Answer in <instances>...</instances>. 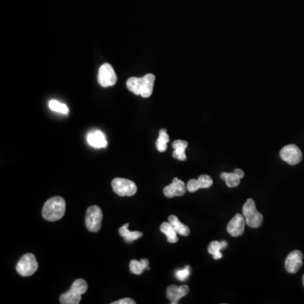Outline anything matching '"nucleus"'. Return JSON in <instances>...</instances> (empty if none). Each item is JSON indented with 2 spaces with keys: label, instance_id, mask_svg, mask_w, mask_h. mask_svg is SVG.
Returning <instances> with one entry per match:
<instances>
[{
  "label": "nucleus",
  "instance_id": "nucleus-1",
  "mask_svg": "<svg viewBox=\"0 0 304 304\" xmlns=\"http://www.w3.org/2000/svg\"><path fill=\"white\" fill-rule=\"evenodd\" d=\"M66 203L60 196L50 198L46 201L43 208V217L48 222H56L64 216Z\"/></svg>",
  "mask_w": 304,
  "mask_h": 304
},
{
  "label": "nucleus",
  "instance_id": "nucleus-2",
  "mask_svg": "<svg viewBox=\"0 0 304 304\" xmlns=\"http://www.w3.org/2000/svg\"><path fill=\"white\" fill-rule=\"evenodd\" d=\"M88 289V285L84 279H77L73 282L70 290L62 294L59 301L62 304H79L83 294Z\"/></svg>",
  "mask_w": 304,
  "mask_h": 304
},
{
  "label": "nucleus",
  "instance_id": "nucleus-3",
  "mask_svg": "<svg viewBox=\"0 0 304 304\" xmlns=\"http://www.w3.org/2000/svg\"><path fill=\"white\" fill-rule=\"evenodd\" d=\"M243 215L246 224L252 228H258L263 223V215L256 209L253 199H248L243 207Z\"/></svg>",
  "mask_w": 304,
  "mask_h": 304
},
{
  "label": "nucleus",
  "instance_id": "nucleus-4",
  "mask_svg": "<svg viewBox=\"0 0 304 304\" xmlns=\"http://www.w3.org/2000/svg\"><path fill=\"white\" fill-rule=\"evenodd\" d=\"M38 269V262L33 253H26L16 264V271L22 276L35 274Z\"/></svg>",
  "mask_w": 304,
  "mask_h": 304
},
{
  "label": "nucleus",
  "instance_id": "nucleus-5",
  "mask_svg": "<svg viewBox=\"0 0 304 304\" xmlns=\"http://www.w3.org/2000/svg\"><path fill=\"white\" fill-rule=\"evenodd\" d=\"M103 214L97 206H91L87 209L86 215V225L90 232H97L101 230Z\"/></svg>",
  "mask_w": 304,
  "mask_h": 304
},
{
  "label": "nucleus",
  "instance_id": "nucleus-6",
  "mask_svg": "<svg viewBox=\"0 0 304 304\" xmlns=\"http://www.w3.org/2000/svg\"><path fill=\"white\" fill-rule=\"evenodd\" d=\"M112 188L117 195L124 196H133L137 192L136 184L128 179L116 178L112 181Z\"/></svg>",
  "mask_w": 304,
  "mask_h": 304
},
{
  "label": "nucleus",
  "instance_id": "nucleus-7",
  "mask_svg": "<svg viewBox=\"0 0 304 304\" xmlns=\"http://www.w3.org/2000/svg\"><path fill=\"white\" fill-rule=\"evenodd\" d=\"M98 82L102 87L114 86L117 82V75L112 65L109 64H102L98 72Z\"/></svg>",
  "mask_w": 304,
  "mask_h": 304
},
{
  "label": "nucleus",
  "instance_id": "nucleus-8",
  "mask_svg": "<svg viewBox=\"0 0 304 304\" xmlns=\"http://www.w3.org/2000/svg\"><path fill=\"white\" fill-rule=\"evenodd\" d=\"M280 157L290 165H296L302 159L301 149L295 144H287L283 147L280 152Z\"/></svg>",
  "mask_w": 304,
  "mask_h": 304
},
{
  "label": "nucleus",
  "instance_id": "nucleus-9",
  "mask_svg": "<svg viewBox=\"0 0 304 304\" xmlns=\"http://www.w3.org/2000/svg\"><path fill=\"white\" fill-rule=\"evenodd\" d=\"M303 254L301 251L294 250L289 253L285 261V267L286 271L291 274L297 272L302 265Z\"/></svg>",
  "mask_w": 304,
  "mask_h": 304
},
{
  "label": "nucleus",
  "instance_id": "nucleus-10",
  "mask_svg": "<svg viewBox=\"0 0 304 304\" xmlns=\"http://www.w3.org/2000/svg\"><path fill=\"white\" fill-rule=\"evenodd\" d=\"M245 224V218L243 215L237 214L227 225V232L232 237H239L244 232Z\"/></svg>",
  "mask_w": 304,
  "mask_h": 304
},
{
  "label": "nucleus",
  "instance_id": "nucleus-11",
  "mask_svg": "<svg viewBox=\"0 0 304 304\" xmlns=\"http://www.w3.org/2000/svg\"><path fill=\"white\" fill-rule=\"evenodd\" d=\"M186 190H187V185L180 179L175 178L171 184L164 188L163 194L166 197L174 198L175 196H183L186 193Z\"/></svg>",
  "mask_w": 304,
  "mask_h": 304
},
{
  "label": "nucleus",
  "instance_id": "nucleus-12",
  "mask_svg": "<svg viewBox=\"0 0 304 304\" xmlns=\"http://www.w3.org/2000/svg\"><path fill=\"white\" fill-rule=\"evenodd\" d=\"M190 292V287L188 285H184L178 286L176 285H171L167 289V296L171 301V303H179L180 299L184 296H187Z\"/></svg>",
  "mask_w": 304,
  "mask_h": 304
},
{
  "label": "nucleus",
  "instance_id": "nucleus-13",
  "mask_svg": "<svg viewBox=\"0 0 304 304\" xmlns=\"http://www.w3.org/2000/svg\"><path fill=\"white\" fill-rule=\"evenodd\" d=\"M213 184V180L209 175H200L199 179H190L188 182L187 190L190 193H195L200 189H208Z\"/></svg>",
  "mask_w": 304,
  "mask_h": 304
},
{
  "label": "nucleus",
  "instance_id": "nucleus-14",
  "mask_svg": "<svg viewBox=\"0 0 304 304\" xmlns=\"http://www.w3.org/2000/svg\"><path fill=\"white\" fill-rule=\"evenodd\" d=\"M87 142L94 148H104L107 142L104 133L100 130H92L87 135Z\"/></svg>",
  "mask_w": 304,
  "mask_h": 304
},
{
  "label": "nucleus",
  "instance_id": "nucleus-15",
  "mask_svg": "<svg viewBox=\"0 0 304 304\" xmlns=\"http://www.w3.org/2000/svg\"><path fill=\"white\" fill-rule=\"evenodd\" d=\"M155 75L152 74H148L142 77L141 86H140V95L142 97L147 98L151 96L153 92V87H154V82H155Z\"/></svg>",
  "mask_w": 304,
  "mask_h": 304
},
{
  "label": "nucleus",
  "instance_id": "nucleus-16",
  "mask_svg": "<svg viewBox=\"0 0 304 304\" xmlns=\"http://www.w3.org/2000/svg\"><path fill=\"white\" fill-rule=\"evenodd\" d=\"M168 222L173 226L178 234L182 235L184 237H188L190 235V228L186 225L183 224L176 216L172 215V216H169L168 217Z\"/></svg>",
  "mask_w": 304,
  "mask_h": 304
},
{
  "label": "nucleus",
  "instance_id": "nucleus-17",
  "mask_svg": "<svg viewBox=\"0 0 304 304\" xmlns=\"http://www.w3.org/2000/svg\"><path fill=\"white\" fill-rule=\"evenodd\" d=\"M128 226H129V224L126 223V224L123 225V227H120L119 230H118L119 234L124 238L125 242L130 243L132 241L137 240V239L141 238L142 236H143V233L141 232H136V231L130 232L128 229Z\"/></svg>",
  "mask_w": 304,
  "mask_h": 304
},
{
  "label": "nucleus",
  "instance_id": "nucleus-18",
  "mask_svg": "<svg viewBox=\"0 0 304 304\" xmlns=\"http://www.w3.org/2000/svg\"><path fill=\"white\" fill-rule=\"evenodd\" d=\"M129 269L131 272L134 275H141L144 269H149V260L147 259H142L140 261L136 259H132L129 263Z\"/></svg>",
  "mask_w": 304,
  "mask_h": 304
},
{
  "label": "nucleus",
  "instance_id": "nucleus-19",
  "mask_svg": "<svg viewBox=\"0 0 304 304\" xmlns=\"http://www.w3.org/2000/svg\"><path fill=\"white\" fill-rule=\"evenodd\" d=\"M160 229L167 236L168 243H175L179 241V238L177 236L178 233L169 222H163L161 225Z\"/></svg>",
  "mask_w": 304,
  "mask_h": 304
},
{
  "label": "nucleus",
  "instance_id": "nucleus-20",
  "mask_svg": "<svg viewBox=\"0 0 304 304\" xmlns=\"http://www.w3.org/2000/svg\"><path fill=\"white\" fill-rule=\"evenodd\" d=\"M221 178L225 180L227 187L229 188H235L238 186L240 184L241 179H242L235 172H233V173H222L221 174Z\"/></svg>",
  "mask_w": 304,
  "mask_h": 304
},
{
  "label": "nucleus",
  "instance_id": "nucleus-21",
  "mask_svg": "<svg viewBox=\"0 0 304 304\" xmlns=\"http://www.w3.org/2000/svg\"><path fill=\"white\" fill-rule=\"evenodd\" d=\"M169 142V135L167 133V130L163 128L159 132V137L157 140V149L158 151L165 152L168 148V143Z\"/></svg>",
  "mask_w": 304,
  "mask_h": 304
},
{
  "label": "nucleus",
  "instance_id": "nucleus-22",
  "mask_svg": "<svg viewBox=\"0 0 304 304\" xmlns=\"http://www.w3.org/2000/svg\"><path fill=\"white\" fill-rule=\"evenodd\" d=\"M142 78L131 77L127 81V87L129 91L137 96L140 95V86H141Z\"/></svg>",
  "mask_w": 304,
  "mask_h": 304
},
{
  "label": "nucleus",
  "instance_id": "nucleus-23",
  "mask_svg": "<svg viewBox=\"0 0 304 304\" xmlns=\"http://www.w3.org/2000/svg\"><path fill=\"white\" fill-rule=\"evenodd\" d=\"M49 107L54 112H60L63 114H68V112H69V108L66 105L61 103L59 101H55V100L49 101Z\"/></svg>",
  "mask_w": 304,
  "mask_h": 304
},
{
  "label": "nucleus",
  "instance_id": "nucleus-24",
  "mask_svg": "<svg viewBox=\"0 0 304 304\" xmlns=\"http://www.w3.org/2000/svg\"><path fill=\"white\" fill-rule=\"evenodd\" d=\"M190 275V266H186L184 269H179L177 270L175 273L176 277L181 281H184V280H187L189 276Z\"/></svg>",
  "mask_w": 304,
  "mask_h": 304
},
{
  "label": "nucleus",
  "instance_id": "nucleus-25",
  "mask_svg": "<svg viewBox=\"0 0 304 304\" xmlns=\"http://www.w3.org/2000/svg\"><path fill=\"white\" fill-rule=\"evenodd\" d=\"M185 149L184 147H179L174 149V152L173 153V157L179 161H185L187 159V157L185 155Z\"/></svg>",
  "mask_w": 304,
  "mask_h": 304
},
{
  "label": "nucleus",
  "instance_id": "nucleus-26",
  "mask_svg": "<svg viewBox=\"0 0 304 304\" xmlns=\"http://www.w3.org/2000/svg\"><path fill=\"white\" fill-rule=\"evenodd\" d=\"M221 249H222V243L218 241H213L209 244L208 251L211 254H215V253L221 252Z\"/></svg>",
  "mask_w": 304,
  "mask_h": 304
},
{
  "label": "nucleus",
  "instance_id": "nucleus-27",
  "mask_svg": "<svg viewBox=\"0 0 304 304\" xmlns=\"http://www.w3.org/2000/svg\"><path fill=\"white\" fill-rule=\"evenodd\" d=\"M188 143L187 141H184V140H175V141L173 143V148L174 149H176V148H179V147H184V148H187Z\"/></svg>",
  "mask_w": 304,
  "mask_h": 304
},
{
  "label": "nucleus",
  "instance_id": "nucleus-28",
  "mask_svg": "<svg viewBox=\"0 0 304 304\" xmlns=\"http://www.w3.org/2000/svg\"><path fill=\"white\" fill-rule=\"evenodd\" d=\"M112 304H135V301H133V299L126 297V298L120 299V300L113 301Z\"/></svg>",
  "mask_w": 304,
  "mask_h": 304
},
{
  "label": "nucleus",
  "instance_id": "nucleus-29",
  "mask_svg": "<svg viewBox=\"0 0 304 304\" xmlns=\"http://www.w3.org/2000/svg\"><path fill=\"white\" fill-rule=\"evenodd\" d=\"M214 259H219L222 258V253L221 252H218V253H215L213 254Z\"/></svg>",
  "mask_w": 304,
  "mask_h": 304
},
{
  "label": "nucleus",
  "instance_id": "nucleus-30",
  "mask_svg": "<svg viewBox=\"0 0 304 304\" xmlns=\"http://www.w3.org/2000/svg\"><path fill=\"white\" fill-rule=\"evenodd\" d=\"M221 243H222V248H225L226 247H227V243L226 241H221Z\"/></svg>",
  "mask_w": 304,
  "mask_h": 304
},
{
  "label": "nucleus",
  "instance_id": "nucleus-31",
  "mask_svg": "<svg viewBox=\"0 0 304 304\" xmlns=\"http://www.w3.org/2000/svg\"><path fill=\"white\" fill-rule=\"evenodd\" d=\"M302 283H303V285H304V275H303V276H302Z\"/></svg>",
  "mask_w": 304,
  "mask_h": 304
}]
</instances>
